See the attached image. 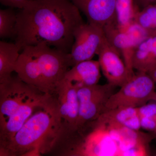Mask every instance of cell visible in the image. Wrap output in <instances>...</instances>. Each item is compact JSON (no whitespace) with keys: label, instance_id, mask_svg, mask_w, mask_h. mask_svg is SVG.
Returning a JSON list of instances; mask_svg holds the SVG:
<instances>
[{"label":"cell","instance_id":"6da1fadb","mask_svg":"<svg viewBox=\"0 0 156 156\" xmlns=\"http://www.w3.org/2000/svg\"><path fill=\"white\" fill-rule=\"evenodd\" d=\"M84 23L70 0H34L17 13L15 43L20 51L44 44L69 53L75 31Z\"/></svg>","mask_w":156,"mask_h":156},{"label":"cell","instance_id":"7a4b0ae2","mask_svg":"<svg viewBox=\"0 0 156 156\" xmlns=\"http://www.w3.org/2000/svg\"><path fill=\"white\" fill-rule=\"evenodd\" d=\"M62 127L56 98L50 95L9 142L0 148V156L49 154Z\"/></svg>","mask_w":156,"mask_h":156},{"label":"cell","instance_id":"3957f363","mask_svg":"<svg viewBox=\"0 0 156 156\" xmlns=\"http://www.w3.org/2000/svg\"><path fill=\"white\" fill-rule=\"evenodd\" d=\"M69 67V53L40 44L23 49L15 72L26 83L45 94L54 95Z\"/></svg>","mask_w":156,"mask_h":156},{"label":"cell","instance_id":"277c9868","mask_svg":"<svg viewBox=\"0 0 156 156\" xmlns=\"http://www.w3.org/2000/svg\"><path fill=\"white\" fill-rule=\"evenodd\" d=\"M155 83L147 73H134L127 82L109 98L106 111L121 107L137 108L152 100Z\"/></svg>","mask_w":156,"mask_h":156},{"label":"cell","instance_id":"5b68a950","mask_svg":"<svg viewBox=\"0 0 156 156\" xmlns=\"http://www.w3.org/2000/svg\"><path fill=\"white\" fill-rule=\"evenodd\" d=\"M116 87L108 83L77 87L79 115L76 126L72 128L98 119L106 111L107 102Z\"/></svg>","mask_w":156,"mask_h":156},{"label":"cell","instance_id":"8992f818","mask_svg":"<svg viewBox=\"0 0 156 156\" xmlns=\"http://www.w3.org/2000/svg\"><path fill=\"white\" fill-rule=\"evenodd\" d=\"M40 92L23 82L17 75L12 76L0 83V125L13 115L29 98Z\"/></svg>","mask_w":156,"mask_h":156},{"label":"cell","instance_id":"52a82bcc","mask_svg":"<svg viewBox=\"0 0 156 156\" xmlns=\"http://www.w3.org/2000/svg\"><path fill=\"white\" fill-rule=\"evenodd\" d=\"M74 37L73 44L69 53L70 67L92 59L97 54L105 36L103 28L87 22L76 29Z\"/></svg>","mask_w":156,"mask_h":156},{"label":"cell","instance_id":"ba28073f","mask_svg":"<svg viewBox=\"0 0 156 156\" xmlns=\"http://www.w3.org/2000/svg\"><path fill=\"white\" fill-rule=\"evenodd\" d=\"M97 54L101 70L109 84L121 87L133 76L128 71L119 52L106 37Z\"/></svg>","mask_w":156,"mask_h":156},{"label":"cell","instance_id":"9c48e42d","mask_svg":"<svg viewBox=\"0 0 156 156\" xmlns=\"http://www.w3.org/2000/svg\"><path fill=\"white\" fill-rule=\"evenodd\" d=\"M89 23L102 28L118 23L115 0H70Z\"/></svg>","mask_w":156,"mask_h":156},{"label":"cell","instance_id":"30bf717a","mask_svg":"<svg viewBox=\"0 0 156 156\" xmlns=\"http://www.w3.org/2000/svg\"><path fill=\"white\" fill-rule=\"evenodd\" d=\"M50 95L39 92L26 101L13 115L0 125V148L9 142L36 109Z\"/></svg>","mask_w":156,"mask_h":156},{"label":"cell","instance_id":"8fae6325","mask_svg":"<svg viewBox=\"0 0 156 156\" xmlns=\"http://www.w3.org/2000/svg\"><path fill=\"white\" fill-rule=\"evenodd\" d=\"M54 95L58 102L62 120V127L66 128H74L79 112L77 87L62 79L56 87Z\"/></svg>","mask_w":156,"mask_h":156},{"label":"cell","instance_id":"7c38bea8","mask_svg":"<svg viewBox=\"0 0 156 156\" xmlns=\"http://www.w3.org/2000/svg\"><path fill=\"white\" fill-rule=\"evenodd\" d=\"M101 76L98 60L91 59L82 62L73 66L66 72L63 79L79 87L98 84Z\"/></svg>","mask_w":156,"mask_h":156},{"label":"cell","instance_id":"4fadbf2b","mask_svg":"<svg viewBox=\"0 0 156 156\" xmlns=\"http://www.w3.org/2000/svg\"><path fill=\"white\" fill-rule=\"evenodd\" d=\"M105 37L109 42L121 54L128 71L134 74L132 58L136 46L126 32L118 27V23L106 27L103 29Z\"/></svg>","mask_w":156,"mask_h":156},{"label":"cell","instance_id":"5bb4252c","mask_svg":"<svg viewBox=\"0 0 156 156\" xmlns=\"http://www.w3.org/2000/svg\"><path fill=\"white\" fill-rule=\"evenodd\" d=\"M132 66L136 71L146 73L156 67V34L148 37L135 48Z\"/></svg>","mask_w":156,"mask_h":156},{"label":"cell","instance_id":"9a60e30c","mask_svg":"<svg viewBox=\"0 0 156 156\" xmlns=\"http://www.w3.org/2000/svg\"><path fill=\"white\" fill-rule=\"evenodd\" d=\"M20 51L15 43L0 42V83L11 78L15 72Z\"/></svg>","mask_w":156,"mask_h":156},{"label":"cell","instance_id":"2e32d148","mask_svg":"<svg viewBox=\"0 0 156 156\" xmlns=\"http://www.w3.org/2000/svg\"><path fill=\"white\" fill-rule=\"evenodd\" d=\"M100 117L106 121L115 122L135 131H139L141 128L136 108L121 107L109 110Z\"/></svg>","mask_w":156,"mask_h":156},{"label":"cell","instance_id":"e0dca14e","mask_svg":"<svg viewBox=\"0 0 156 156\" xmlns=\"http://www.w3.org/2000/svg\"><path fill=\"white\" fill-rule=\"evenodd\" d=\"M115 7L118 27L124 30L134 21L138 9L134 0H115Z\"/></svg>","mask_w":156,"mask_h":156},{"label":"cell","instance_id":"ac0fdd59","mask_svg":"<svg viewBox=\"0 0 156 156\" xmlns=\"http://www.w3.org/2000/svg\"><path fill=\"white\" fill-rule=\"evenodd\" d=\"M17 13L12 8L0 10V37H16Z\"/></svg>","mask_w":156,"mask_h":156},{"label":"cell","instance_id":"d6986e66","mask_svg":"<svg viewBox=\"0 0 156 156\" xmlns=\"http://www.w3.org/2000/svg\"><path fill=\"white\" fill-rule=\"evenodd\" d=\"M134 21L151 34H156V4L137 10Z\"/></svg>","mask_w":156,"mask_h":156},{"label":"cell","instance_id":"ffe728a7","mask_svg":"<svg viewBox=\"0 0 156 156\" xmlns=\"http://www.w3.org/2000/svg\"><path fill=\"white\" fill-rule=\"evenodd\" d=\"M124 30L136 47L148 37L153 35L134 21L130 23Z\"/></svg>","mask_w":156,"mask_h":156},{"label":"cell","instance_id":"44dd1931","mask_svg":"<svg viewBox=\"0 0 156 156\" xmlns=\"http://www.w3.org/2000/svg\"><path fill=\"white\" fill-rule=\"evenodd\" d=\"M140 118L151 117L156 118V102L146 104L144 105L136 108Z\"/></svg>","mask_w":156,"mask_h":156},{"label":"cell","instance_id":"7402d4cb","mask_svg":"<svg viewBox=\"0 0 156 156\" xmlns=\"http://www.w3.org/2000/svg\"><path fill=\"white\" fill-rule=\"evenodd\" d=\"M141 128L147 131L156 133V118L151 117H140Z\"/></svg>","mask_w":156,"mask_h":156},{"label":"cell","instance_id":"603a6c76","mask_svg":"<svg viewBox=\"0 0 156 156\" xmlns=\"http://www.w3.org/2000/svg\"><path fill=\"white\" fill-rule=\"evenodd\" d=\"M34 1V0H0V2L3 5L11 8H17L20 10Z\"/></svg>","mask_w":156,"mask_h":156},{"label":"cell","instance_id":"cb8c5ba5","mask_svg":"<svg viewBox=\"0 0 156 156\" xmlns=\"http://www.w3.org/2000/svg\"><path fill=\"white\" fill-rule=\"evenodd\" d=\"M134 2L135 5L139 10L149 5L156 4V0H134Z\"/></svg>","mask_w":156,"mask_h":156},{"label":"cell","instance_id":"d4e9b609","mask_svg":"<svg viewBox=\"0 0 156 156\" xmlns=\"http://www.w3.org/2000/svg\"><path fill=\"white\" fill-rule=\"evenodd\" d=\"M149 76H150L151 78L152 79L155 83L156 84V67L154 68L150 72L147 73Z\"/></svg>","mask_w":156,"mask_h":156},{"label":"cell","instance_id":"484cf974","mask_svg":"<svg viewBox=\"0 0 156 156\" xmlns=\"http://www.w3.org/2000/svg\"><path fill=\"white\" fill-rule=\"evenodd\" d=\"M154 101H155L156 102V92L155 93L154 95L153 98L152 100Z\"/></svg>","mask_w":156,"mask_h":156},{"label":"cell","instance_id":"4316f807","mask_svg":"<svg viewBox=\"0 0 156 156\" xmlns=\"http://www.w3.org/2000/svg\"><path fill=\"white\" fill-rule=\"evenodd\" d=\"M155 134H156V133H155Z\"/></svg>","mask_w":156,"mask_h":156},{"label":"cell","instance_id":"83f0119b","mask_svg":"<svg viewBox=\"0 0 156 156\" xmlns=\"http://www.w3.org/2000/svg\"></svg>","mask_w":156,"mask_h":156}]
</instances>
